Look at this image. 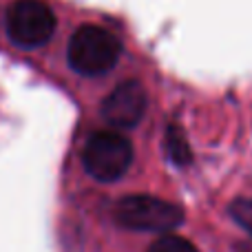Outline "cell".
<instances>
[{"mask_svg": "<svg viewBox=\"0 0 252 252\" xmlns=\"http://www.w3.org/2000/svg\"><path fill=\"white\" fill-rule=\"evenodd\" d=\"M166 153L179 166L190 161V148H188L186 137H184L179 126H168V133H166Z\"/></svg>", "mask_w": 252, "mask_h": 252, "instance_id": "obj_6", "label": "cell"}, {"mask_svg": "<svg viewBox=\"0 0 252 252\" xmlns=\"http://www.w3.org/2000/svg\"><path fill=\"white\" fill-rule=\"evenodd\" d=\"M7 33L22 49H38L56 33V16L40 0H18L7 11Z\"/></svg>", "mask_w": 252, "mask_h": 252, "instance_id": "obj_4", "label": "cell"}, {"mask_svg": "<svg viewBox=\"0 0 252 252\" xmlns=\"http://www.w3.org/2000/svg\"><path fill=\"white\" fill-rule=\"evenodd\" d=\"M146 91L139 82L126 80L102 100V118L115 128H133L146 113Z\"/></svg>", "mask_w": 252, "mask_h": 252, "instance_id": "obj_5", "label": "cell"}, {"mask_svg": "<svg viewBox=\"0 0 252 252\" xmlns=\"http://www.w3.org/2000/svg\"><path fill=\"white\" fill-rule=\"evenodd\" d=\"M122 56V44L111 31L97 25H84L71 35L66 58L75 73L97 78L115 69Z\"/></svg>", "mask_w": 252, "mask_h": 252, "instance_id": "obj_1", "label": "cell"}, {"mask_svg": "<svg viewBox=\"0 0 252 252\" xmlns=\"http://www.w3.org/2000/svg\"><path fill=\"white\" fill-rule=\"evenodd\" d=\"M84 170L97 182H118L133 164V146L126 137L113 130H97L84 144Z\"/></svg>", "mask_w": 252, "mask_h": 252, "instance_id": "obj_3", "label": "cell"}, {"mask_svg": "<svg viewBox=\"0 0 252 252\" xmlns=\"http://www.w3.org/2000/svg\"><path fill=\"white\" fill-rule=\"evenodd\" d=\"M148 252H197V248L177 235H161L155 244L148 248Z\"/></svg>", "mask_w": 252, "mask_h": 252, "instance_id": "obj_7", "label": "cell"}, {"mask_svg": "<svg viewBox=\"0 0 252 252\" xmlns=\"http://www.w3.org/2000/svg\"><path fill=\"white\" fill-rule=\"evenodd\" d=\"M230 215H232V219L244 228V230L250 232V237H252V201L237 199L235 204L230 206Z\"/></svg>", "mask_w": 252, "mask_h": 252, "instance_id": "obj_8", "label": "cell"}, {"mask_svg": "<svg viewBox=\"0 0 252 252\" xmlns=\"http://www.w3.org/2000/svg\"><path fill=\"white\" fill-rule=\"evenodd\" d=\"M113 217L126 230L170 232L184 221V210L173 201L153 195H128L113 208Z\"/></svg>", "mask_w": 252, "mask_h": 252, "instance_id": "obj_2", "label": "cell"}]
</instances>
